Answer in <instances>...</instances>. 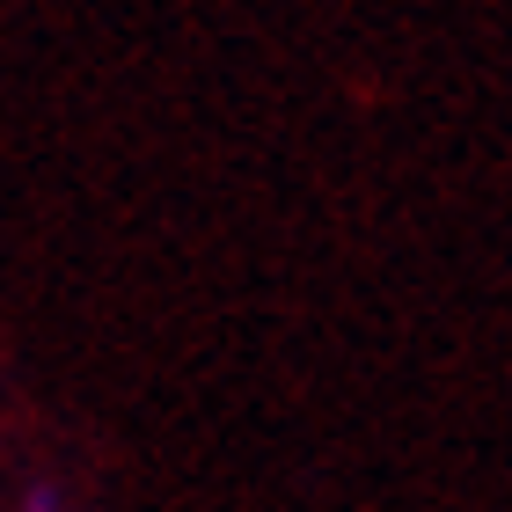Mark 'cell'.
I'll list each match as a JSON object with an SVG mask.
<instances>
[{"label":"cell","instance_id":"cell-1","mask_svg":"<svg viewBox=\"0 0 512 512\" xmlns=\"http://www.w3.org/2000/svg\"><path fill=\"white\" fill-rule=\"evenodd\" d=\"M22 512H66V498H59V491H30V505H22Z\"/></svg>","mask_w":512,"mask_h":512}]
</instances>
